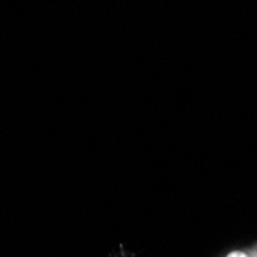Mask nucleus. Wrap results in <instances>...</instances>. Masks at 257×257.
I'll return each mask as SVG.
<instances>
[{"label": "nucleus", "mask_w": 257, "mask_h": 257, "mask_svg": "<svg viewBox=\"0 0 257 257\" xmlns=\"http://www.w3.org/2000/svg\"><path fill=\"white\" fill-rule=\"evenodd\" d=\"M228 257H249V255H246L245 252H240V251H234V252H229Z\"/></svg>", "instance_id": "1"}]
</instances>
